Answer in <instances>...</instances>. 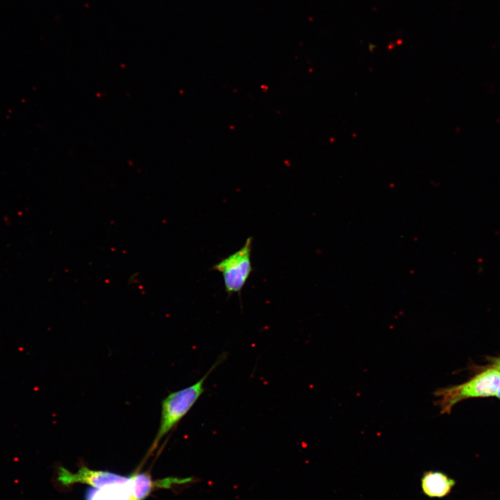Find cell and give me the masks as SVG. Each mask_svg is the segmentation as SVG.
Returning a JSON list of instances; mask_svg holds the SVG:
<instances>
[{
	"mask_svg": "<svg viewBox=\"0 0 500 500\" xmlns=\"http://www.w3.org/2000/svg\"><path fill=\"white\" fill-rule=\"evenodd\" d=\"M455 485V480L441 471H426L421 478L422 492L429 498H443L447 496Z\"/></svg>",
	"mask_w": 500,
	"mask_h": 500,
	"instance_id": "5",
	"label": "cell"
},
{
	"mask_svg": "<svg viewBox=\"0 0 500 500\" xmlns=\"http://www.w3.org/2000/svg\"><path fill=\"white\" fill-rule=\"evenodd\" d=\"M495 396H497L499 399H500V388L497 391Z\"/></svg>",
	"mask_w": 500,
	"mask_h": 500,
	"instance_id": "9",
	"label": "cell"
},
{
	"mask_svg": "<svg viewBox=\"0 0 500 500\" xmlns=\"http://www.w3.org/2000/svg\"><path fill=\"white\" fill-rule=\"evenodd\" d=\"M96 492L90 491L87 500H133L131 478L124 484L107 485Z\"/></svg>",
	"mask_w": 500,
	"mask_h": 500,
	"instance_id": "7",
	"label": "cell"
},
{
	"mask_svg": "<svg viewBox=\"0 0 500 500\" xmlns=\"http://www.w3.org/2000/svg\"><path fill=\"white\" fill-rule=\"evenodd\" d=\"M177 483V478H167L153 481L147 473H138L131 476L133 500H143L156 487L171 488Z\"/></svg>",
	"mask_w": 500,
	"mask_h": 500,
	"instance_id": "6",
	"label": "cell"
},
{
	"mask_svg": "<svg viewBox=\"0 0 500 500\" xmlns=\"http://www.w3.org/2000/svg\"><path fill=\"white\" fill-rule=\"evenodd\" d=\"M225 358L226 356H221L199 381L192 385L171 392L163 399L160 424L149 453L155 450L162 438L174 428L191 410L205 391V381Z\"/></svg>",
	"mask_w": 500,
	"mask_h": 500,
	"instance_id": "1",
	"label": "cell"
},
{
	"mask_svg": "<svg viewBox=\"0 0 500 500\" xmlns=\"http://www.w3.org/2000/svg\"><path fill=\"white\" fill-rule=\"evenodd\" d=\"M251 247L252 238H248L239 250L223 258L212 267L222 274L225 290L228 294H240L253 270Z\"/></svg>",
	"mask_w": 500,
	"mask_h": 500,
	"instance_id": "3",
	"label": "cell"
},
{
	"mask_svg": "<svg viewBox=\"0 0 500 500\" xmlns=\"http://www.w3.org/2000/svg\"><path fill=\"white\" fill-rule=\"evenodd\" d=\"M500 388V372L490 367L466 383L439 389L434 394L442 414L449 413L458 402L474 397L495 396Z\"/></svg>",
	"mask_w": 500,
	"mask_h": 500,
	"instance_id": "2",
	"label": "cell"
},
{
	"mask_svg": "<svg viewBox=\"0 0 500 500\" xmlns=\"http://www.w3.org/2000/svg\"><path fill=\"white\" fill-rule=\"evenodd\" d=\"M492 367L500 372V358H495L492 359Z\"/></svg>",
	"mask_w": 500,
	"mask_h": 500,
	"instance_id": "8",
	"label": "cell"
},
{
	"mask_svg": "<svg viewBox=\"0 0 500 500\" xmlns=\"http://www.w3.org/2000/svg\"><path fill=\"white\" fill-rule=\"evenodd\" d=\"M131 477L121 476L106 471L92 470L83 466L73 473L61 467L58 472V480L63 485L85 483L100 489L107 485L124 484L129 481Z\"/></svg>",
	"mask_w": 500,
	"mask_h": 500,
	"instance_id": "4",
	"label": "cell"
}]
</instances>
